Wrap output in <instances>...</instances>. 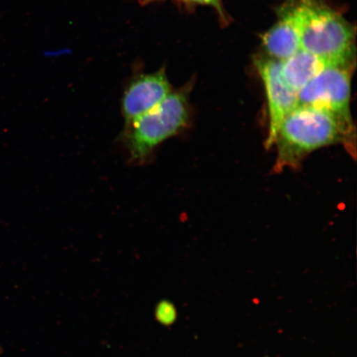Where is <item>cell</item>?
Listing matches in <instances>:
<instances>
[{"label":"cell","instance_id":"1","mask_svg":"<svg viewBox=\"0 0 357 357\" xmlns=\"http://www.w3.org/2000/svg\"><path fill=\"white\" fill-rule=\"evenodd\" d=\"M336 144L344 146L355 158L356 142L333 114L314 107L297 106L283 119L275 134L276 172L297 167L312 151Z\"/></svg>","mask_w":357,"mask_h":357},{"label":"cell","instance_id":"9","mask_svg":"<svg viewBox=\"0 0 357 357\" xmlns=\"http://www.w3.org/2000/svg\"><path fill=\"white\" fill-rule=\"evenodd\" d=\"M185 1L208 4V6L218 7V4H220V0H185Z\"/></svg>","mask_w":357,"mask_h":357},{"label":"cell","instance_id":"2","mask_svg":"<svg viewBox=\"0 0 357 357\" xmlns=\"http://www.w3.org/2000/svg\"><path fill=\"white\" fill-rule=\"evenodd\" d=\"M190 111L185 92H171L155 108L124 125L119 141L132 166L153 162L159 146L188 126Z\"/></svg>","mask_w":357,"mask_h":357},{"label":"cell","instance_id":"7","mask_svg":"<svg viewBox=\"0 0 357 357\" xmlns=\"http://www.w3.org/2000/svg\"><path fill=\"white\" fill-rule=\"evenodd\" d=\"M272 59L283 61L301 49L300 19L297 6L285 10L280 20L263 37Z\"/></svg>","mask_w":357,"mask_h":357},{"label":"cell","instance_id":"5","mask_svg":"<svg viewBox=\"0 0 357 357\" xmlns=\"http://www.w3.org/2000/svg\"><path fill=\"white\" fill-rule=\"evenodd\" d=\"M257 66L264 83L269 109V132L266 146L271 147L273 146L280 124L290 112L296 108L298 93L285 82L280 61L261 59L257 61Z\"/></svg>","mask_w":357,"mask_h":357},{"label":"cell","instance_id":"6","mask_svg":"<svg viewBox=\"0 0 357 357\" xmlns=\"http://www.w3.org/2000/svg\"><path fill=\"white\" fill-rule=\"evenodd\" d=\"M169 93L171 86L163 73L144 75L134 79L122 98L124 125L155 108Z\"/></svg>","mask_w":357,"mask_h":357},{"label":"cell","instance_id":"4","mask_svg":"<svg viewBox=\"0 0 357 357\" xmlns=\"http://www.w3.org/2000/svg\"><path fill=\"white\" fill-rule=\"evenodd\" d=\"M349 66L328 65L298 92L297 106H310L333 114L347 136L356 142V128L351 114Z\"/></svg>","mask_w":357,"mask_h":357},{"label":"cell","instance_id":"3","mask_svg":"<svg viewBox=\"0 0 357 357\" xmlns=\"http://www.w3.org/2000/svg\"><path fill=\"white\" fill-rule=\"evenodd\" d=\"M297 8L303 50L328 65L349 66L355 39L349 22L319 0H302Z\"/></svg>","mask_w":357,"mask_h":357},{"label":"cell","instance_id":"8","mask_svg":"<svg viewBox=\"0 0 357 357\" xmlns=\"http://www.w3.org/2000/svg\"><path fill=\"white\" fill-rule=\"evenodd\" d=\"M280 62L285 82L297 93L328 66L321 58L302 48Z\"/></svg>","mask_w":357,"mask_h":357}]
</instances>
